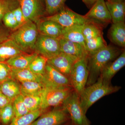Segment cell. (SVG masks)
Listing matches in <instances>:
<instances>
[{"instance_id":"cell-12","label":"cell","mask_w":125,"mask_h":125,"mask_svg":"<svg viewBox=\"0 0 125 125\" xmlns=\"http://www.w3.org/2000/svg\"><path fill=\"white\" fill-rule=\"evenodd\" d=\"M84 16L103 28L112 22L111 17L105 0H97Z\"/></svg>"},{"instance_id":"cell-23","label":"cell","mask_w":125,"mask_h":125,"mask_svg":"<svg viewBox=\"0 0 125 125\" xmlns=\"http://www.w3.org/2000/svg\"><path fill=\"white\" fill-rule=\"evenodd\" d=\"M11 68V78L14 80L20 83L28 81L42 83V76L34 73L29 69Z\"/></svg>"},{"instance_id":"cell-36","label":"cell","mask_w":125,"mask_h":125,"mask_svg":"<svg viewBox=\"0 0 125 125\" xmlns=\"http://www.w3.org/2000/svg\"><path fill=\"white\" fill-rule=\"evenodd\" d=\"M12 11L20 27L29 21L25 17L20 6L15 9Z\"/></svg>"},{"instance_id":"cell-41","label":"cell","mask_w":125,"mask_h":125,"mask_svg":"<svg viewBox=\"0 0 125 125\" xmlns=\"http://www.w3.org/2000/svg\"><path fill=\"white\" fill-rule=\"evenodd\" d=\"M119 0L121 1H125V0Z\"/></svg>"},{"instance_id":"cell-29","label":"cell","mask_w":125,"mask_h":125,"mask_svg":"<svg viewBox=\"0 0 125 125\" xmlns=\"http://www.w3.org/2000/svg\"><path fill=\"white\" fill-rule=\"evenodd\" d=\"M48 60L44 57L38 55L31 62L28 69L34 73L42 76L45 73Z\"/></svg>"},{"instance_id":"cell-24","label":"cell","mask_w":125,"mask_h":125,"mask_svg":"<svg viewBox=\"0 0 125 125\" xmlns=\"http://www.w3.org/2000/svg\"><path fill=\"white\" fill-rule=\"evenodd\" d=\"M45 88L41 82L28 81L21 83V92L22 95H40Z\"/></svg>"},{"instance_id":"cell-4","label":"cell","mask_w":125,"mask_h":125,"mask_svg":"<svg viewBox=\"0 0 125 125\" xmlns=\"http://www.w3.org/2000/svg\"><path fill=\"white\" fill-rule=\"evenodd\" d=\"M74 90L72 87H45L40 95V109L47 111V109L52 107L62 106Z\"/></svg>"},{"instance_id":"cell-10","label":"cell","mask_w":125,"mask_h":125,"mask_svg":"<svg viewBox=\"0 0 125 125\" xmlns=\"http://www.w3.org/2000/svg\"><path fill=\"white\" fill-rule=\"evenodd\" d=\"M70 121L69 115L62 106L45 112L31 125H61Z\"/></svg>"},{"instance_id":"cell-28","label":"cell","mask_w":125,"mask_h":125,"mask_svg":"<svg viewBox=\"0 0 125 125\" xmlns=\"http://www.w3.org/2000/svg\"><path fill=\"white\" fill-rule=\"evenodd\" d=\"M45 6L46 16L56 14L65 7L67 0H42Z\"/></svg>"},{"instance_id":"cell-32","label":"cell","mask_w":125,"mask_h":125,"mask_svg":"<svg viewBox=\"0 0 125 125\" xmlns=\"http://www.w3.org/2000/svg\"><path fill=\"white\" fill-rule=\"evenodd\" d=\"M12 106L14 112L15 118L24 115L30 112L25 105L21 94L15 99L12 102Z\"/></svg>"},{"instance_id":"cell-20","label":"cell","mask_w":125,"mask_h":125,"mask_svg":"<svg viewBox=\"0 0 125 125\" xmlns=\"http://www.w3.org/2000/svg\"><path fill=\"white\" fill-rule=\"evenodd\" d=\"M0 92L12 103L21 94L20 84L12 79H9L0 83Z\"/></svg>"},{"instance_id":"cell-26","label":"cell","mask_w":125,"mask_h":125,"mask_svg":"<svg viewBox=\"0 0 125 125\" xmlns=\"http://www.w3.org/2000/svg\"><path fill=\"white\" fill-rule=\"evenodd\" d=\"M103 27L90 20L84 25L83 32L85 40L103 35Z\"/></svg>"},{"instance_id":"cell-16","label":"cell","mask_w":125,"mask_h":125,"mask_svg":"<svg viewBox=\"0 0 125 125\" xmlns=\"http://www.w3.org/2000/svg\"><path fill=\"white\" fill-rule=\"evenodd\" d=\"M58 39L61 52L74 56L79 59L88 56L85 48L79 43L62 38Z\"/></svg>"},{"instance_id":"cell-11","label":"cell","mask_w":125,"mask_h":125,"mask_svg":"<svg viewBox=\"0 0 125 125\" xmlns=\"http://www.w3.org/2000/svg\"><path fill=\"white\" fill-rule=\"evenodd\" d=\"M42 83L46 87H72L69 78L47 63Z\"/></svg>"},{"instance_id":"cell-35","label":"cell","mask_w":125,"mask_h":125,"mask_svg":"<svg viewBox=\"0 0 125 125\" xmlns=\"http://www.w3.org/2000/svg\"><path fill=\"white\" fill-rule=\"evenodd\" d=\"M12 68L6 62H0V83L11 77Z\"/></svg>"},{"instance_id":"cell-6","label":"cell","mask_w":125,"mask_h":125,"mask_svg":"<svg viewBox=\"0 0 125 125\" xmlns=\"http://www.w3.org/2000/svg\"><path fill=\"white\" fill-rule=\"evenodd\" d=\"M87 56L76 62L70 74L69 79L72 86L79 96L86 87L88 76Z\"/></svg>"},{"instance_id":"cell-19","label":"cell","mask_w":125,"mask_h":125,"mask_svg":"<svg viewBox=\"0 0 125 125\" xmlns=\"http://www.w3.org/2000/svg\"><path fill=\"white\" fill-rule=\"evenodd\" d=\"M84 25H76L64 28L61 38L79 43L85 48V40L83 32Z\"/></svg>"},{"instance_id":"cell-1","label":"cell","mask_w":125,"mask_h":125,"mask_svg":"<svg viewBox=\"0 0 125 125\" xmlns=\"http://www.w3.org/2000/svg\"><path fill=\"white\" fill-rule=\"evenodd\" d=\"M124 50L110 44L88 55L87 62L88 76L86 86L96 82L104 67L117 58Z\"/></svg>"},{"instance_id":"cell-42","label":"cell","mask_w":125,"mask_h":125,"mask_svg":"<svg viewBox=\"0 0 125 125\" xmlns=\"http://www.w3.org/2000/svg\"><path fill=\"white\" fill-rule=\"evenodd\" d=\"M106 1H111V0H106Z\"/></svg>"},{"instance_id":"cell-14","label":"cell","mask_w":125,"mask_h":125,"mask_svg":"<svg viewBox=\"0 0 125 125\" xmlns=\"http://www.w3.org/2000/svg\"><path fill=\"white\" fill-rule=\"evenodd\" d=\"M36 25L40 34L57 39L62 36L64 28L54 21L42 19Z\"/></svg>"},{"instance_id":"cell-5","label":"cell","mask_w":125,"mask_h":125,"mask_svg":"<svg viewBox=\"0 0 125 125\" xmlns=\"http://www.w3.org/2000/svg\"><path fill=\"white\" fill-rule=\"evenodd\" d=\"M73 125H91L81 105L79 96L74 90L62 104Z\"/></svg>"},{"instance_id":"cell-39","label":"cell","mask_w":125,"mask_h":125,"mask_svg":"<svg viewBox=\"0 0 125 125\" xmlns=\"http://www.w3.org/2000/svg\"><path fill=\"white\" fill-rule=\"evenodd\" d=\"M97 0H82L85 5L88 9H90Z\"/></svg>"},{"instance_id":"cell-25","label":"cell","mask_w":125,"mask_h":125,"mask_svg":"<svg viewBox=\"0 0 125 125\" xmlns=\"http://www.w3.org/2000/svg\"><path fill=\"white\" fill-rule=\"evenodd\" d=\"M47 111L40 109L29 112L22 116L14 118L9 125H31L41 115Z\"/></svg>"},{"instance_id":"cell-2","label":"cell","mask_w":125,"mask_h":125,"mask_svg":"<svg viewBox=\"0 0 125 125\" xmlns=\"http://www.w3.org/2000/svg\"><path fill=\"white\" fill-rule=\"evenodd\" d=\"M121 87L113 86L111 83L100 79L91 85L86 86L79 96L81 105L86 114L93 104L104 96L118 92Z\"/></svg>"},{"instance_id":"cell-27","label":"cell","mask_w":125,"mask_h":125,"mask_svg":"<svg viewBox=\"0 0 125 125\" xmlns=\"http://www.w3.org/2000/svg\"><path fill=\"white\" fill-rule=\"evenodd\" d=\"M107 45L103 35L85 40V48L88 55L96 52Z\"/></svg>"},{"instance_id":"cell-37","label":"cell","mask_w":125,"mask_h":125,"mask_svg":"<svg viewBox=\"0 0 125 125\" xmlns=\"http://www.w3.org/2000/svg\"><path fill=\"white\" fill-rule=\"evenodd\" d=\"M0 21V44L10 39L11 31L5 27Z\"/></svg>"},{"instance_id":"cell-21","label":"cell","mask_w":125,"mask_h":125,"mask_svg":"<svg viewBox=\"0 0 125 125\" xmlns=\"http://www.w3.org/2000/svg\"><path fill=\"white\" fill-rule=\"evenodd\" d=\"M38 55L36 52L31 54L23 53L14 56L7 60L6 62L11 68L17 69H28L31 62Z\"/></svg>"},{"instance_id":"cell-7","label":"cell","mask_w":125,"mask_h":125,"mask_svg":"<svg viewBox=\"0 0 125 125\" xmlns=\"http://www.w3.org/2000/svg\"><path fill=\"white\" fill-rule=\"evenodd\" d=\"M42 19L54 21L64 28L76 25H83L90 21L84 16L75 13L66 5L56 14L44 17Z\"/></svg>"},{"instance_id":"cell-34","label":"cell","mask_w":125,"mask_h":125,"mask_svg":"<svg viewBox=\"0 0 125 125\" xmlns=\"http://www.w3.org/2000/svg\"><path fill=\"white\" fill-rule=\"evenodd\" d=\"M2 22L5 27L11 31H15L20 27L12 10L7 12L4 15Z\"/></svg>"},{"instance_id":"cell-15","label":"cell","mask_w":125,"mask_h":125,"mask_svg":"<svg viewBox=\"0 0 125 125\" xmlns=\"http://www.w3.org/2000/svg\"><path fill=\"white\" fill-rule=\"evenodd\" d=\"M125 65V51L113 61L108 64L103 69L99 79L111 83L112 78Z\"/></svg>"},{"instance_id":"cell-8","label":"cell","mask_w":125,"mask_h":125,"mask_svg":"<svg viewBox=\"0 0 125 125\" xmlns=\"http://www.w3.org/2000/svg\"><path fill=\"white\" fill-rule=\"evenodd\" d=\"M34 52L49 60L61 53L59 39L39 33Z\"/></svg>"},{"instance_id":"cell-3","label":"cell","mask_w":125,"mask_h":125,"mask_svg":"<svg viewBox=\"0 0 125 125\" xmlns=\"http://www.w3.org/2000/svg\"><path fill=\"white\" fill-rule=\"evenodd\" d=\"M39 34L37 25L29 20L11 32L10 39L22 51L31 54L34 52L35 44Z\"/></svg>"},{"instance_id":"cell-33","label":"cell","mask_w":125,"mask_h":125,"mask_svg":"<svg viewBox=\"0 0 125 125\" xmlns=\"http://www.w3.org/2000/svg\"><path fill=\"white\" fill-rule=\"evenodd\" d=\"M20 6L19 0H0V21L7 12Z\"/></svg>"},{"instance_id":"cell-40","label":"cell","mask_w":125,"mask_h":125,"mask_svg":"<svg viewBox=\"0 0 125 125\" xmlns=\"http://www.w3.org/2000/svg\"><path fill=\"white\" fill-rule=\"evenodd\" d=\"M61 125H73L71 121H69L67 122L66 123H64V124H62Z\"/></svg>"},{"instance_id":"cell-9","label":"cell","mask_w":125,"mask_h":125,"mask_svg":"<svg viewBox=\"0 0 125 125\" xmlns=\"http://www.w3.org/2000/svg\"><path fill=\"white\" fill-rule=\"evenodd\" d=\"M20 6L25 17L36 24L46 17L42 0H19Z\"/></svg>"},{"instance_id":"cell-31","label":"cell","mask_w":125,"mask_h":125,"mask_svg":"<svg viewBox=\"0 0 125 125\" xmlns=\"http://www.w3.org/2000/svg\"><path fill=\"white\" fill-rule=\"evenodd\" d=\"M22 96L25 105L30 112L40 109V95H24Z\"/></svg>"},{"instance_id":"cell-38","label":"cell","mask_w":125,"mask_h":125,"mask_svg":"<svg viewBox=\"0 0 125 125\" xmlns=\"http://www.w3.org/2000/svg\"><path fill=\"white\" fill-rule=\"evenodd\" d=\"M11 103L8 98L0 92V109Z\"/></svg>"},{"instance_id":"cell-22","label":"cell","mask_w":125,"mask_h":125,"mask_svg":"<svg viewBox=\"0 0 125 125\" xmlns=\"http://www.w3.org/2000/svg\"><path fill=\"white\" fill-rule=\"evenodd\" d=\"M23 52L15 43L9 39L0 44V62H6L10 58Z\"/></svg>"},{"instance_id":"cell-30","label":"cell","mask_w":125,"mask_h":125,"mask_svg":"<svg viewBox=\"0 0 125 125\" xmlns=\"http://www.w3.org/2000/svg\"><path fill=\"white\" fill-rule=\"evenodd\" d=\"M15 117V113L10 103L6 106L0 109V122L3 125H9Z\"/></svg>"},{"instance_id":"cell-13","label":"cell","mask_w":125,"mask_h":125,"mask_svg":"<svg viewBox=\"0 0 125 125\" xmlns=\"http://www.w3.org/2000/svg\"><path fill=\"white\" fill-rule=\"evenodd\" d=\"M79 60L74 56L61 52L57 55L48 60L47 63L69 78L73 66Z\"/></svg>"},{"instance_id":"cell-17","label":"cell","mask_w":125,"mask_h":125,"mask_svg":"<svg viewBox=\"0 0 125 125\" xmlns=\"http://www.w3.org/2000/svg\"><path fill=\"white\" fill-rule=\"evenodd\" d=\"M109 40L114 45L124 49L125 47V22L112 23L107 34Z\"/></svg>"},{"instance_id":"cell-18","label":"cell","mask_w":125,"mask_h":125,"mask_svg":"<svg viewBox=\"0 0 125 125\" xmlns=\"http://www.w3.org/2000/svg\"><path fill=\"white\" fill-rule=\"evenodd\" d=\"M105 2L111 17L112 23L125 22V1L113 0Z\"/></svg>"}]
</instances>
